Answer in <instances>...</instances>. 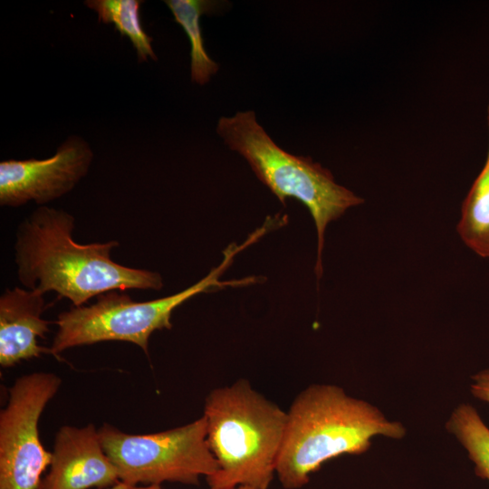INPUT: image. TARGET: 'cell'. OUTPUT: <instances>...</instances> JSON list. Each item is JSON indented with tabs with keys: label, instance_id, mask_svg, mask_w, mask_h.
Returning a JSON list of instances; mask_svg holds the SVG:
<instances>
[{
	"label": "cell",
	"instance_id": "obj_1",
	"mask_svg": "<svg viewBox=\"0 0 489 489\" xmlns=\"http://www.w3.org/2000/svg\"><path fill=\"white\" fill-rule=\"evenodd\" d=\"M74 216L62 209L40 206L17 226L14 262L17 278L28 290L55 292L82 306L106 292L161 290L158 272L114 262L115 240L79 244L72 238Z\"/></svg>",
	"mask_w": 489,
	"mask_h": 489
},
{
	"label": "cell",
	"instance_id": "obj_2",
	"mask_svg": "<svg viewBox=\"0 0 489 489\" xmlns=\"http://www.w3.org/2000/svg\"><path fill=\"white\" fill-rule=\"evenodd\" d=\"M287 413L276 476L285 489L307 484L323 464L344 455H361L372 438L402 439L406 427L373 404L334 384L313 383L302 390Z\"/></svg>",
	"mask_w": 489,
	"mask_h": 489
},
{
	"label": "cell",
	"instance_id": "obj_3",
	"mask_svg": "<svg viewBox=\"0 0 489 489\" xmlns=\"http://www.w3.org/2000/svg\"><path fill=\"white\" fill-rule=\"evenodd\" d=\"M206 441L218 470L209 487L269 489L276 475L287 413L240 379L205 398Z\"/></svg>",
	"mask_w": 489,
	"mask_h": 489
},
{
	"label": "cell",
	"instance_id": "obj_4",
	"mask_svg": "<svg viewBox=\"0 0 489 489\" xmlns=\"http://www.w3.org/2000/svg\"><path fill=\"white\" fill-rule=\"evenodd\" d=\"M216 132L230 149L246 159L257 178L284 204L294 197L310 211L317 230L315 273H322L321 253L327 225L363 199L337 184L332 174L310 157L292 155L278 147L257 122L253 110L221 117Z\"/></svg>",
	"mask_w": 489,
	"mask_h": 489
},
{
	"label": "cell",
	"instance_id": "obj_5",
	"mask_svg": "<svg viewBox=\"0 0 489 489\" xmlns=\"http://www.w3.org/2000/svg\"><path fill=\"white\" fill-rule=\"evenodd\" d=\"M248 244H231L224 252L223 262L192 286L173 295L147 301H133L123 291L113 290L98 295L91 305L72 306L61 312L55 323L56 334L49 348L57 356L63 350L101 341H128L139 346L149 356V341L155 331L170 330L175 309L191 297L232 285L257 282L256 277L221 282L219 277L230 265L234 256Z\"/></svg>",
	"mask_w": 489,
	"mask_h": 489
},
{
	"label": "cell",
	"instance_id": "obj_6",
	"mask_svg": "<svg viewBox=\"0 0 489 489\" xmlns=\"http://www.w3.org/2000/svg\"><path fill=\"white\" fill-rule=\"evenodd\" d=\"M98 433L120 481L131 486L164 482L197 485L201 476L218 470L207 445L203 416L187 425L147 435L125 433L107 423Z\"/></svg>",
	"mask_w": 489,
	"mask_h": 489
},
{
	"label": "cell",
	"instance_id": "obj_7",
	"mask_svg": "<svg viewBox=\"0 0 489 489\" xmlns=\"http://www.w3.org/2000/svg\"><path fill=\"white\" fill-rule=\"evenodd\" d=\"M62 384L54 373L34 372L15 379L0 412V489H38L52 453L41 443L40 417Z\"/></svg>",
	"mask_w": 489,
	"mask_h": 489
},
{
	"label": "cell",
	"instance_id": "obj_8",
	"mask_svg": "<svg viewBox=\"0 0 489 489\" xmlns=\"http://www.w3.org/2000/svg\"><path fill=\"white\" fill-rule=\"evenodd\" d=\"M93 151L72 135L47 158L0 162V205L19 207L28 202L45 204L71 192L87 175Z\"/></svg>",
	"mask_w": 489,
	"mask_h": 489
},
{
	"label": "cell",
	"instance_id": "obj_9",
	"mask_svg": "<svg viewBox=\"0 0 489 489\" xmlns=\"http://www.w3.org/2000/svg\"><path fill=\"white\" fill-rule=\"evenodd\" d=\"M120 482L94 425L63 426L55 435L49 472L38 489H105Z\"/></svg>",
	"mask_w": 489,
	"mask_h": 489
},
{
	"label": "cell",
	"instance_id": "obj_10",
	"mask_svg": "<svg viewBox=\"0 0 489 489\" xmlns=\"http://www.w3.org/2000/svg\"><path fill=\"white\" fill-rule=\"evenodd\" d=\"M44 294L22 287L5 289L0 296V364L10 368L22 360L50 353L40 346L51 322L42 318ZM51 354V353H50Z\"/></svg>",
	"mask_w": 489,
	"mask_h": 489
},
{
	"label": "cell",
	"instance_id": "obj_11",
	"mask_svg": "<svg viewBox=\"0 0 489 489\" xmlns=\"http://www.w3.org/2000/svg\"><path fill=\"white\" fill-rule=\"evenodd\" d=\"M487 122L489 129V104ZM456 231L474 253L489 257V146L485 163L463 201Z\"/></svg>",
	"mask_w": 489,
	"mask_h": 489
},
{
	"label": "cell",
	"instance_id": "obj_12",
	"mask_svg": "<svg viewBox=\"0 0 489 489\" xmlns=\"http://www.w3.org/2000/svg\"><path fill=\"white\" fill-rule=\"evenodd\" d=\"M164 3L170 9L174 20L188 36L191 45V81L199 85L207 83L219 67L205 50L200 17L202 14H213L218 6L217 2L210 0H165Z\"/></svg>",
	"mask_w": 489,
	"mask_h": 489
},
{
	"label": "cell",
	"instance_id": "obj_13",
	"mask_svg": "<svg viewBox=\"0 0 489 489\" xmlns=\"http://www.w3.org/2000/svg\"><path fill=\"white\" fill-rule=\"evenodd\" d=\"M140 0H86L84 4L97 13L100 22L112 24L122 36H127L136 50L139 62L148 58L157 61L151 43L140 20Z\"/></svg>",
	"mask_w": 489,
	"mask_h": 489
},
{
	"label": "cell",
	"instance_id": "obj_14",
	"mask_svg": "<svg viewBox=\"0 0 489 489\" xmlns=\"http://www.w3.org/2000/svg\"><path fill=\"white\" fill-rule=\"evenodd\" d=\"M445 427L465 449L475 475L489 482V427L478 411L471 404H459Z\"/></svg>",
	"mask_w": 489,
	"mask_h": 489
},
{
	"label": "cell",
	"instance_id": "obj_15",
	"mask_svg": "<svg viewBox=\"0 0 489 489\" xmlns=\"http://www.w3.org/2000/svg\"><path fill=\"white\" fill-rule=\"evenodd\" d=\"M470 392L476 399L489 404V368L471 376Z\"/></svg>",
	"mask_w": 489,
	"mask_h": 489
},
{
	"label": "cell",
	"instance_id": "obj_16",
	"mask_svg": "<svg viewBox=\"0 0 489 489\" xmlns=\"http://www.w3.org/2000/svg\"><path fill=\"white\" fill-rule=\"evenodd\" d=\"M134 489H164V488L161 487V485H143V486H135ZM209 489H216V488L209 487ZM234 489H252V488L248 486H238Z\"/></svg>",
	"mask_w": 489,
	"mask_h": 489
},
{
	"label": "cell",
	"instance_id": "obj_17",
	"mask_svg": "<svg viewBox=\"0 0 489 489\" xmlns=\"http://www.w3.org/2000/svg\"><path fill=\"white\" fill-rule=\"evenodd\" d=\"M134 488H135V486H131V485L126 484H124L122 482H120L116 485L109 487V488H105V489H134Z\"/></svg>",
	"mask_w": 489,
	"mask_h": 489
}]
</instances>
